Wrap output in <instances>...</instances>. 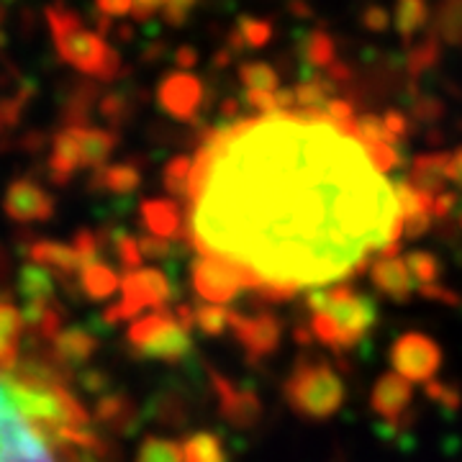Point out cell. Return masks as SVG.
I'll list each match as a JSON object with an SVG mask.
<instances>
[{
  "label": "cell",
  "mask_w": 462,
  "mask_h": 462,
  "mask_svg": "<svg viewBox=\"0 0 462 462\" xmlns=\"http://www.w3.org/2000/svg\"><path fill=\"white\" fill-rule=\"evenodd\" d=\"M370 147L321 114H273L206 136L193 162V242L242 267L267 300L363 267L365 249H398L396 193Z\"/></svg>",
  "instance_id": "cell-1"
},
{
  "label": "cell",
  "mask_w": 462,
  "mask_h": 462,
  "mask_svg": "<svg viewBox=\"0 0 462 462\" xmlns=\"http://www.w3.org/2000/svg\"><path fill=\"white\" fill-rule=\"evenodd\" d=\"M311 314V334L334 355H345L357 346L378 324V306L349 285L314 288L306 296Z\"/></svg>",
  "instance_id": "cell-2"
},
{
  "label": "cell",
  "mask_w": 462,
  "mask_h": 462,
  "mask_svg": "<svg viewBox=\"0 0 462 462\" xmlns=\"http://www.w3.org/2000/svg\"><path fill=\"white\" fill-rule=\"evenodd\" d=\"M51 39L60 57L67 65H72L78 72L98 78L103 83L116 80L121 75V57L114 47L106 44L100 33L90 32L72 8L65 3H51L47 8Z\"/></svg>",
  "instance_id": "cell-3"
},
{
  "label": "cell",
  "mask_w": 462,
  "mask_h": 462,
  "mask_svg": "<svg viewBox=\"0 0 462 462\" xmlns=\"http://www.w3.org/2000/svg\"><path fill=\"white\" fill-rule=\"evenodd\" d=\"M282 398L300 419L327 421L342 409L346 388L334 365L319 357H298L282 383Z\"/></svg>",
  "instance_id": "cell-4"
},
{
  "label": "cell",
  "mask_w": 462,
  "mask_h": 462,
  "mask_svg": "<svg viewBox=\"0 0 462 462\" xmlns=\"http://www.w3.org/2000/svg\"><path fill=\"white\" fill-rule=\"evenodd\" d=\"M126 339L134 352L144 360L180 363L193 352L190 331L182 329L175 314L167 309L134 319Z\"/></svg>",
  "instance_id": "cell-5"
},
{
  "label": "cell",
  "mask_w": 462,
  "mask_h": 462,
  "mask_svg": "<svg viewBox=\"0 0 462 462\" xmlns=\"http://www.w3.org/2000/svg\"><path fill=\"white\" fill-rule=\"evenodd\" d=\"M172 298V285L167 275L157 267H142L134 273H124L121 278V300L111 306L103 319L108 324L124 319H139L147 311H162Z\"/></svg>",
  "instance_id": "cell-6"
},
{
  "label": "cell",
  "mask_w": 462,
  "mask_h": 462,
  "mask_svg": "<svg viewBox=\"0 0 462 462\" xmlns=\"http://www.w3.org/2000/svg\"><path fill=\"white\" fill-rule=\"evenodd\" d=\"M388 357L401 378H406L411 385L413 383L427 385L442 367V346L437 345L430 334L406 331L391 345Z\"/></svg>",
  "instance_id": "cell-7"
},
{
  "label": "cell",
  "mask_w": 462,
  "mask_h": 462,
  "mask_svg": "<svg viewBox=\"0 0 462 462\" xmlns=\"http://www.w3.org/2000/svg\"><path fill=\"white\" fill-rule=\"evenodd\" d=\"M193 288H196L199 298H203L206 303H216V306H226L245 288L257 291L252 275L221 257H199L193 263Z\"/></svg>",
  "instance_id": "cell-8"
},
{
  "label": "cell",
  "mask_w": 462,
  "mask_h": 462,
  "mask_svg": "<svg viewBox=\"0 0 462 462\" xmlns=\"http://www.w3.org/2000/svg\"><path fill=\"white\" fill-rule=\"evenodd\" d=\"M157 103L167 116L182 124H193L199 118L200 108L206 103V88L203 80L193 72L175 69L165 75L157 85Z\"/></svg>",
  "instance_id": "cell-9"
},
{
  "label": "cell",
  "mask_w": 462,
  "mask_h": 462,
  "mask_svg": "<svg viewBox=\"0 0 462 462\" xmlns=\"http://www.w3.org/2000/svg\"><path fill=\"white\" fill-rule=\"evenodd\" d=\"M208 375H211V385H214L216 401H218V413L221 419L234 427V430H254L260 421H263V401L260 396L252 391V388H242V385H234L229 378H224L218 370L208 367Z\"/></svg>",
  "instance_id": "cell-10"
},
{
  "label": "cell",
  "mask_w": 462,
  "mask_h": 462,
  "mask_svg": "<svg viewBox=\"0 0 462 462\" xmlns=\"http://www.w3.org/2000/svg\"><path fill=\"white\" fill-rule=\"evenodd\" d=\"M231 334L236 339V345L245 349L249 363H260L267 360L278 352L282 339V324L275 314H257L245 316L236 314L231 316Z\"/></svg>",
  "instance_id": "cell-11"
},
{
  "label": "cell",
  "mask_w": 462,
  "mask_h": 462,
  "mask_svg": "<svg viewBox=\"0 0 462 462\" xmlns=\"http://www.w3.org/2000/svg\"><path fill=\"white\" fill-rule=\"evenodd\" d=\"M44 442H54V439L33 430L32 424L16 411L14 401L5 391V383L0 378V462L16 460L18 455L44 445Z\"/></svg>",
  "instance_id": "cell-12"
},
{
  "label": "cell",
  "mask_w": 462,
  "mask_h": 462,
  "mask_svg": "<svg viewBox=\"0 0 462 462\" xmlns=\"http://www.w3.org/2000/svg\"><path fill=\"white\" fill-rule=\"evenodd\" d=\"M57 203L50 193L32 178H18L3 196V211L16 224H42L54 216Z\"/></svg>",
  "instance_id": "cell-13"
},
{
  "label": "cell",
  "mask_w": 462,
  "mask_h": 462,
  "mask_svg": "<svg viewBox=\"0 0 462 462\" xmlns=\"http://www.w3.org/2000/svg\"><path fill=\"white\" fill-rule=\"evenodd\" d=\"M413 401V385L406 378H401L398 373H383L370 393V409L378 416L385 427L398 424Z\"/></svg>",
  "instance_id": "cell-14"
},
{
  "label": "cell",
  "mask_w": 462,
  "mask_h": 462,
  "mask_svg": "<svg viewBox=\"0 0 462 462\" xmlns=\"http://www.w3.org/2000/svg\"><path fill=\"white\" fill-rule=\"evenodd\" d=\"M398 214H401V236L421 239L434 226V199L413 188L409 180L393 182Z\"/></svg>",
  "instance_id": "cell-15"
},
{
  "label": "cell",
  "mask_w": 462,
  "mask_h": 462,
  "mask_svg": "<svg viewBox=\"0 0 462 462\" xmlns=\"http://www.w3.org/2000/svg\"><path fill=\"white\" fill-rule=\"evenodd\" d=\"M396 252L398 249H391V252L380 254L370 267V281H373L378 293L396 300V303H406L416 293V282H413L411 273L406 267V260L398 257Z\"/></svg>",
  "instance_id": "cell-16"
},
{
  "label": "cell",
  "mask_w": 462,
  "mask_h": 462,
  "mask_svg": "<svg viewBox=\"0 0 462 462\" xmlns=\"http://www.w3.org/2000/svg\"><path fill=\"white\" fill-rule=\"evenodd\" d=\"M83 126H65L54 136L50 152V180L67 185L83 167Z\"/></svg>",
  "instance_id": "cell-17"
},
{
  "label": "cell",
  "mask_w": 462,
  "mask_h": 462,
  "mask_svg": "<svg viewBox=\"0 0 462 462\" xmlns=\"http://www.w3.org/2000/svg\"><path fill=\"white\" fill-rule=\"evenodd\" d=\"M298 65H300V80H311L319 75H327L329 67L337 62V44L329 32L314 29L298 36L296 42Z\"/></svg>",
  "instance_id": "cell-18"
},
{
  "label": "cell",
  "mask_w": 462,
  "mask_h": 462,
  "mask_svg": "<svg viewBox=\"0 0 462 462\" xmlns=\"http://www.w3.org/2000/svg\"><path fill=\"white\" fill-rule=\"evenodd\" d=\"M26 257L33 264L50 270L51 275H60V278H72V275H80L85 270L83 257L75 252L72 245H62V242H51V239H32L26 242Z\"/></svg>",
  "instance_id": "cell-19"
},
{
  "label": "cell",
  "mask_w": 462,
  "mask_h": 462,
  "mask_svg": "<svg viewBox=\"0 0 462 462\" xmlns=\"http://www.w3.org/2000/svg\"><path fill=\"white\" fill-rule=\"evenodd\" d=\"M96 419L111 434L129 437L139 427L142 411H139V406L129 396H124V393H108V396H100L98 406H96Z\"/></svg>",
  "instance_id": "cell-20"
},
{
  "label": "cell",
  "mask_w": 462,
  "mask_h": 462,
  "mask_svg": "<svg viewBox=\"0 0 462 462\" xmlns=\"http://www.w3.org/2000/svg\"><path fill=\"white\" fill-rule=\"evenodd\" d=\"M96 346H98V339H96L90 331L83 329V327H72V329L62 331V334L51 342L47 355H50L51 360L67 373V370L75 367V365L88 363V360L93 357Z\"/></svg>",
  "instance_id": "cell-21"
},
{
  "label": "cell",
  "mask_w": 462,
  "mask_h": 462,
  "mask_svg": "<svg viewBox=\"0 0 462 462\" xmlns=\"http://www.w3.org/2000/svg\"><path fill=\"white\" fill-rule=\"evenodd\" d=\"M447 170H449V152H427V154H419L411 162L409 182L421 193L437 199L447 190V182H449Z\"/></svg>",
  "instance_id": "cell-22"
},
{
  "label": "cell",
  "mask_w": 462,
  "mask_h": 462,
  "mask_svg": "<svg viewBox=\"0 0 462 462\" xmlns=\"http://www.w3.org/2000/svg\"><path fill=\"white\" fill-rule=\"evenodd\" d=\"M142 224L152 236L160 239H178L182 231L180 206L167 199H147L142 203Z\"/></svg>",
  "instance_id": "cell-23"
},
{
  "label": "cell",
  "mask_w": 462,
  "mask_h": 462,
  "mask_svg": "<svg viewBox=\"0 0 462 462\" xmlns=\"http://www.w3.org/2000/svg\"><path fill=\"white\" fill-rule=\"evenodd\" d=\"M393 29L401 36L403 47L413 44L419 33L431 32L430 0H393Z\"/></svg>",
  "instance_id": "cell-24"
},
{
  "label": "cell",
  "mask_w": 462,
  "mask_h": 462,
  "mask_svg": "<svg viewBox=\"0 0 462 462\" xmlns=\"http://www.w3.org/2000/svg\"><path fill=\"white\" fill-rule=\"evenodd\" d=\"M275 36V26L273 21L257 16H242L236 21V26L231 29L229 33V44L224 54L226 57H234V54H242V51H254L267 47Z\"/></svg>",
  "instance_id": "cell-25"
},
{
  "label": "cell",
  "mask_w": 462,
  "mask_h": 462,
  "mask_svg": "<svg viewBox=\"0 0 462 462\" xmlns=\"http://www.w3.org/2000/svg\"><path fill=\"white\" fill-rule=\"evenodd\" d=\"M23 314L14 303L0 300V373L11 370L21 360V334H23Z\"/></svg>",
  "instance_id": "cell-26"
},
{
  "label": "cell",
  "mask_w": 462,
  "mask_h": 462,
  "mask_svg": "<svg viewBox=\"0 0 462 462\" xmlns=\"http://www.w3.org/2000/svg\"><path fill=\"white\" fill-rule=\"evenodd\" d=\"M18 291L23 296V309H42L51 306L54 300V275L50 270L39 267V264H23L21 275H18Z\"/></svg>",
  "instance_id": "cell-27"
},
{
  "label": "cell",
  "mask_w": 462,
  "mask_h": 462,
  "mask_svg": "<svg viewBox=\"0 0 462 462\" xmlns=\"http://www.w3.org/2000/svg\"><path fill=\"white\" fill-rule=\"evenodd\" d=\"M147 416L160 427L178 430L182 424H188V396L180 388H162L149 401Z\"/></svg>",
  "instance_id": "cell-28"
},
{
  "label": "cell",
  "mask_w": 462,
  "mask_h": 462,
  "mask_svg": "<svg viewBox=\"0 0 462 462\" xmlns=\"http://www.w3.org/2000/svg\"><path fill=\"white\" fill-rule=\"evenodd\" d=\"M142 182V170L136 162H118V165H106L96 170L90 188L111 196H129Z\"/></svg>",
  "instance_id": "cell-29"
},
{
  "label": "cell",
  "mask_w": 462,
  "mask_h": 462,
  "mask_svg": "<svg viewBox=\"0 0 462 462\" xmlns=\"http://www.w3.org/2000/svg\"><path fill=\"white\" fill-rule=\"evenodd\" d=\"M439 57H442V42L434 33V29L424 36H419L413 44H409L403 51V65H406V72L411 75L413 83L439 65Z\"/></svg>",
  "instance_id": "cell-30"
},
{
  "label": "cell",
  "mask_w": 462,
  "mask_h": 462,
  "mask_svg": "<svg viewBox=\"0 0 462 462\" xmlns=\"http://www.w3.org/2000/svg\"><path fill=\"white\" fill-rule=\"evenodd\" d=\"M431 29L449 47L462 50V0H437L431 11Z\"/></svg>",
  "instance_id": "cell-31"
},
{
  "label": "cell",
  "mask_w": 462,
  "mask_h": 462,
  "mask_svg": "<svg viewBox=\"0 0 462 462\" xmlns=\"http://www.w3.org/2000/svg\"><path fill=\"white\" fill-rule=\"evenodd\" d=\"M180 447L185 462H229L224 439L216 431H193L182 439Z\"/></svg>",
  "instance_id": "cell-32"
},
{
  "label": "cell",
  "mask_w": 462,
  "mask_h": 462,
  "mask_svg": "<svg viewBox=\"0 0 462 462\" xmlns=\"http://www.w3.org/2000/svg\"><path fill=\"white\" fill-rule=\"evenodd\" d=\"M78 281H80V291L90 300H106L121 288V281L114 273V267L106 263L88 264L83 273L78 275Z\"/></svg>",
  "instance_id": "cell-33"
},
{
  "label": "cell",
  "mask_w": 462,
  "mask_h": 462,
  "mask_svg": "<svg viewBox=\"0 0 462 462\" xmlns=\"http://www.w3.org/2000/svg\"><path fill=\"white\" fill-rule=\"evenodd\" d=\"M239 83L245 85V93L273 96L281 90V75L275 72V67L263 60H252V62L239 65Z\"/></svg>",
  "instance_id": "cell-34"
},
{
  "label": "cell",
  "mask_w": 462,
  "mask_h": 462,
  "mask_svg": "<svg viewBox=\"0 0 462 462\" xmlns=\"http://www.w3.org/2000/svg\"><path fill=\"white\" fill-rule=\"evenodd\" d=\"M83 167L100 170L106 167V160L114 154L116 134L108 129H96V126H83Z\"/></svg>",
  "instance_id": "cell-35"
},
{
  "label": "cell",
  "mask_w": 462,
  "mask_h": 462,
  "mask_svg": "<svg viewBox=\"0 0 462 462\" xmlns=\"http://www.w3.org/2000/svg\"><path fill=\"white\" fill-rule=\"evenodd\" d=\"M406 267L411 273L413 282H416V291L419 288H427L434 285L442 278V263L437 260V254H431L427 249H413L406 254Z\"/></svg>",
  "instance_id": "cell-36"
},
{
  "label": "cell",
  "mask_w": 462,
  "mask_h": 462,
  "mask_svg": "<svg viewBox=\"0 0 462 462\" xmlns=\"http://www.w3.org/2000/svg\"><path fill=\"white\" fill-rule=\"evenodd\" d=\"M134 462H185V457H182V447L175 445L172 439L149 434L142 439Z\"/></svg>",
  "instance_id": "cell-37"
},
{
  "label": "cell",
  "mask_w": 462,
  "mask_h": 462,
  "mask_svg": "<svg viewBox=\"0 0 462 462\" xmlns=\"http://www.w3.org/2000/svg\"><path fill=\"white\" fill-rule=\"evenodd\" d=\"M231 316L234 311L226 306H216V303H200L196 309V327L208 337H221L231 329Z\"/></svg>",
  "instance_id": "cell-38"
},
{
  "label": "cell",
  "mask_w": 462,
  "mask_h": 462,
  "mask_svg": "<svg viewBox=\"0 0 462 462\" xmlns=\"http://www.w3.org/2000/svg\"><path fill=\"white\" fill-rule=\"evenodd\" d=\"M190 172H193V162L188 157H172L165 167V182L167 193L175 196V199H188L190 193Z\"/></svg>",
  "instance_id": "cell-39"
},
{
  "label": "cell",
  "mask_w": 462,
  "mask_h": 462,
  "mask_svg": "<svg viewBox=\"0 0 462 462\" xmlns=\"http://www.w3.org/2000/svg\"><path fill=\"white\" fill-rule=\"evenodd\" d=\"M111 247H114L116 260H118V264L124 267V273L142 270V263H144L142 245H139V239H134L132 234H126V231H116L114 236H111Z\"/></svg>",
  "instance_id": "cell-40"
},
{
  "label": "cell",
  "mask_w": 462,
  "mask_h": 462,
  "mask_svg": "<svg viewBox=\"0 0 462 462\" xmlns=\"http://www.w3.org/2000/svg\"><path fill=\"white\" fill-rule=\"evenodd\" d=\"M424 393L430 401H434L439 409L445 413H455L460 411L462 406V391L457 385H452V383H445V380H431L424 385Z\"/></svg>",
  "instance_id": "cell-41"
},
{
  "label": "cell",
  "mask_w": 462,
  "mask_h": 462,
  "mask_svg": "<svg viewBox=\"0 0 462 462\" xmlns=\"http://www.w3.org/2000/svg\"><path fill=\"white\" fill-rule=\"evenodd\" d=\"M445 116V103L437 98V96H424V93H416L411 98V114L409 118L416 124H437L439 118Z\"/></svg>",
  "instance_id": "cell-42"
},
{
  "label": "cell",
  "mask_w": 462,
  "mask_h": 462,
  "mask_svg": "<svg viewBox=\"0 0 462 462\" xmlns=\"http://www.w3.org/2000/svg\"><path fill=\"white\" fill-rule=\"evenodd\" d=\"M383 124H385V132L391 136V144L393 147L401 144V142H406L413 132V121L409 118V114L396 111V108H391V111L383 114Z\"/></svg>",
  "instance_id": "cell-43"
},
{
  "label": "cell",
  "mask_w": 462,
  "mask_h": 462,
  "mask_svg": "<svg viewBox=\"0 0 462 462\" xmlns=\"http://www.w3.org/2000/svg\"><path fill=\"white\" fill-rule=\"evenodd\" d=\"M100 116L111 124V126H121L124 118L129 116V103L121 93H106L100 98Z\"/></svg>",
  "instance_id": "cell-44"
},
{
  "label": "cell",
  "mask_w": 462,
  "mask_h": 462,
  "mask_svg": "<svg viewBox=\"0 0 462 462\" xmlns=\"http://www.w3.org/2000/svg\"><path fill=\"white\" fill-rule=\"evenodd\" d=\"M196 5H199V0H167L162 16L170 26H182L196 11Z\"/></svg>",
  "instance_id": "cell-45"
},
{
  "label": "cell",
  "mask_w": 462,
  "mask_h": 462,
  "mask_svg": "<svg viewBox=\"0 0 462 462\" xmlns=\"http://www.w3.org/2000/svg\"><path fill=\"white\" fill-rule=\"evenodd\" d=\"M416 293L424 298V300L445 303V306H460L462 303L460 293H455L452 288H447L442 282H434V285H427V288H419Z\"/></svg>",
  "instance_id": "cell-46"
},
{
  "label": "cell",
  "mask_w": 462,
  "mask_h": 462,
  "mask_svg": "<svg viewBox=\"0 0 462 462\" xmlns=\"http://www.w3.org/2000/svg\"><path fill=\"white\" fill-rule=\"evenodd\" d=\"M139 245H142L144 260H165L167 254H170V242H167V239H160V236H152V234L142 236Z\"/></svg>",
  "instance_id": "cell-47"
},
{
  "label": "cell",
  "mask_w": 462,
  "mask_h": 462,
  "mask_svg": "<svg viewBox=\"0 0 462 462\" xmlns=\"http://www.w3.org/2000/svg\"><path fill=\"white\" fill-rule=\"evenodd\" d=\"M96 8H98L100 16L118 18L132 14L134 0H96Z\"/></svg>",
  "instance_id": "cell-48"
},
{
  "label": "cell",
  "mask_w": 462,
  "mask_h": 462,
  "mask_svg": "<svg viewBox=\"0 0 462 462\" xmlns=\"http://www.w3.org/2000/svg\"><path fill=\"white\" fill-rule=\"evenodd\" d=\"M363 23L370 32H385L391 26V16L380 5H373V8H367L363 14Z\"/></svg>",
  "instance_id": "cell-49"
},
{
  "label": "cell",
  "mask_w": 462,
  "mask_h": 462,
  "mask_svg": "<svg viewBox=\"0 0 462 462\" xmlns=\"http://www.w3.org/2000/svg\"><path fill=\"white\" fill-rule=\"evenodd\" d=\"M167 0H134L132 16L136 21H144V18L154 16L157 11H165Z\"/></svg>",
  "instance_id": "cell-50"
},
{
  "label": "cell",
  "mask_w": 462,
  "mask_h": 462,
  "mask_svg": "<svg viewBox=\"0 0 462 462\" xmlns=\"http://www.w3.org/2000/svg\"><path fill=\"white\" fill-rule=\"evenodd\" d=\"M447 178H449V182L462 193V144L449 152V170H447Z\"/></svg>",
  "instance_id": "cell-51"
},
{
  "label": "cell",
  "mask_w": 462,
  "mask_h": 462,
  "mask_svg": "<svg viewBox=\"0 0 462 462\" xmlns=\"http://www.w3.org/2000/svg\"><path fill=\"white\" fill-rule=\"evenodd\" d=\"M175 60H178V65L185 67V72H188V67L196 65L199 54H196V50H190V47H182V50H178V54H175Z\"/></svg>",
  "instance_id": "cell-52"
},
{
  "label": "cell",
  "mask_w": 462,
  "mask_h": 462,
  "mask_svg": "<svg viewBox=\"0 0 462 462\" xmlns=\"http://www.w3.org/2000/svg\"><path fill=\"white\" fill-rule=\"evenodd\" d=\"M5 270H8V257H5V252L0 249V282L5 281Z\"/></svg>",
  "instance_id": "cell-53"
},
{
  "label": "cell",
  "mask_w": 462,
  "mask_h": 462,
  "mask_svg": "<svg viewBox=\"0 0 462 462\" xmlns=\"http://www.w3.org/2000/svg\"><path fill=\"white\" fill-rule=\"evenodd\" d=\"M3 18H5V5L0 3V47H3Z\"/></svg>",
  "instance_id": "cell-54"
}]
</instances>
